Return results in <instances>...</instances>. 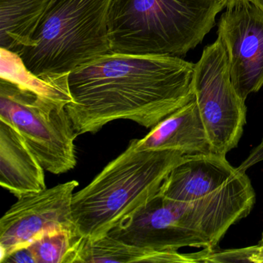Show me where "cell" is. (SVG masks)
Returning <instances> with one entry per match:
<instances>
[{
  "label": "cell",
  "instance_id": "obj_5",
  "mask_svg": "<svg viewBox=\"0 0 263 263\" xmlns=\"http://www.w3.org/2000/svg\"><path fill=\"white\" fill-rule=\"evenodd\" d=\"M0 120L21 134L47 172L74 168L78 134L64 104L0 78Z\"/></svg>",
  "mask_w": 263,
  "mask_h": 263
},
{
  "label": "cell",
  "instance_id": "obj_3",
  "mask_svg": "<svg viewBox=\"0 0 263 263\" xmlns=\"http://www.w3.org/2000/svg\"><path fill=\"white\" fill-rule=\"evenodd\" d=\"M228 0H112L113 53L184 57L202 42Z\"/></svg>",
  "mask_w": 263,
  "mask_h": 263
},
{
  "label": "cell",
  "instance_id": "obj_8",
  "mask_svg": "<svg viewBox=\"0 0 263 263\" xmlns=\"http://www.w3.org/2000/svg\"><path fill=\"white\" fill-rule=\"evenodd\" d=\"M217 34L227 53L232 84L246 101L263 86V10L250 0H228Z\"/></svg>",
  "mask_w": 263,
  "mask_h": 263
},
{
  "label": "cell",
  "instance_id": "obj_4",
  "mask_svg": "<svg viewBox=\"0 0 263 263\" xmlns=\"http://www.w3.org/2000/svg\"><path fill=\"white\" fill-rule=\"evenodd\" d=\"M112 0H49L30 47L20 55L38 77L61 76L110 53Z\"/></svg>",
  "mask_w": 263,
  "mask_h": 263
},
{
  "label": "cell",
  "instance_id": "obj_11",
  "mask_svg": "<svg viewBox=\"0 0 263 263\" xmlns=\"http://www.w3.org/2000/svg\"><path fill=\"white\" fill-rule=\"evenodd\" d=\"M44 167L21 134L0 120V184L16 198L47 189Z\"/></svg>",
  "mask_w": 263,
  "mask_h": 263
},
{
  "label": "cell",
  "instance_id": "obj_7",
  "mask_svg": "<svg viewBox=\"0 0 263 263\" xmlns=\"http://www.w3.org/2000/svg\"><path fill=\"white\" fill-rule=\"evenodd\" d=\"M78 185L72 180L18 198L0 219V262L44 234L75 228L72 201Z\"/></svg>",
  "mask_w": 263,
  "mask_h": 263
},
{
  "label": "cell",
  "instance_id": "obj_17",
  "mask_svg": "<svg viewBox=\"0 0 263 263\" xmlns=\"http://www.w3.org/2000/svg\"><path fill=\"white\" fill-rule=\"evenodd\" d=\"M252 3L258 6L259 8L263 10V0H250Z\"/></svg>",
  "mask_w": 263,
  "mask_h": 263
},
{
  "label": "cell",
  "instance_id": "obj_14",
  "mask_svg": "<svg viewBox=\"0 0 263 263\" xmlns=\"http://www.w3.org/2000/svg\"><path fill=\"white\" fill-rule=\"evenodd\" d=\"M1 73L0 78L11 81L36 95L53 102L67 104L72 101L67 77H38L24 65L19 55L5 49H0Z\"/></svg>",
  "mask_w": 263,
  "mask_h": 263
},
{
  "label": "cell",
  "instance_id": "obj_1",
  "mask_svg": "<svg viewBox=\"0 0 263 263\" xmlns=\"http://www.w3.org/2000/svg\"><path fill=\"white\" fill-rule=\"evenodd\" d=\"M194 68L179 57L110 52L69 73L66 109L78 135L116 120L152 129L194 99Z\"/></svg>",
  "mask_w": 263,
  "mask_h": 263
},
{
  "label": "cell",
  "instance_id": "obj_13",
  "mask_svg": "<svg viewBox=\"0 0 263 263\" xmlns=\"http://www.w3.org/2000/svg\"><path fill=\"white\" fill-rule=\"evenodd\" d=\"M49 0H0V46L21 55L31 44Z\"/></svg>",
  "mask_w": 263,
  "mask_h": 263
},
{
  "label": "cell",
  "instance_id": "obj_2",
  "mask_svg": "<svg viewBox=\"0 0 263 263\" xmlns=\"http://www.w3.org/2000/svg\"><path fill=\"white\" fill-rule=\"evenodd\" d=\"M184 155L171 150H140L137 139L109 162L90 184L75 192L72 219L83 238L96 239L147 204Z\"/></svg>",
  "mask_w": 263,
  "mask_h": 263
},
{
  "label": "cell",
  "instance_id": "obj_15",
  "mask_svg": "<svg viewBox=\"0 0 263 263\" xmlns=\"http://www.w3.org/2000/svg\"><path fill=\"white\" fill-rule=\"evenodd\" d=\"M83 237L76 228L47 232L27 247L36 263H73Z\"/></svg>",
  "mask_w": 263,
  "mask_h": 263
},
{
  "label": "cell",
  "instance_id": "obj_18",
  "mask_svg": "<svg viewBox=\"0 0 263 263\" xmlns=\"http://www.w3.org/2000/svg\"><path fill=\"white\" fill-rule=\"evenodd\" d=\"M258 243H259V244L263 245V232H262V233H261V239L259 240V241H258Z\"/></svg>",
  "mask_w": 263,
  "mask_h": 263
},
{
  "label": "cell",
  "instance_id": "obj_6",
  "mask_svg": "<svg viewBox=\"0 0 263 263\" xmlns=\"http://www.w3.org/2000/svg\"><path fill=\"white\" fill-rule=\"evenodd\" d=\"M192 90L213 153L226 156L241 139L247 109L232 84L219 38L204 47L195 64Z\"/></svg>",
  "mask_w": 263,
  "mask_h": 263
},
{
  "label": "cell",
  "instance_id": "obj_10",
  "mask_svg": "<svg viewBox=\"0 0 263 263\" xmlns=\"http://www.w3.org/2000/svg\"><path fill=\"white\" fill-rule=\"evenodd\" d=\"M140 150H171L183 155L213 153L195 98L164 118L141 139Z\"/></svg>",
  "mask_w": 263,
  "mask_h": 263
},
{
  "label": "cell",
  "instance_id": "obj_16",
  "mask_svg": "<svg viewBox=\"0 0 263 263\" xmlns=\"http://www.w3.org/2000/svg\"><path fill=\"white\" fill-rule=\"evenodd\" d=\"M3 262L36 263L31 252L27 246L17 249L7 255Z\"/></svg>",
  "mask_w": 263,
  "mask_h": 263
},
{
  "label": "cell",
  "instance_id": "obj_12",
  "mask_svg": "<svg viewBox=\"0 0 263 263\" xmlns=\"http://www.w3.org/2000/svg\"><path fill=\"white\" fill-rule=\"evenodd\" d=\"M74 262H198V254L154 250L106 235L96 239L83 238Z\"/></svg>",
  "mask_w": 263,
  "mask_h": 263
},
{
  "label": "cell",
  "instance_id": "obj_9",
  "mask_svg": "<svg viewBox=\"0 0 263 263\" xmlns=\"http://www.w3.org/2000/svg\"><path fill=\"white\" fill-rule=\"evenodd\" d=\"M238 171L226 156L218 154L184 155L163 183L159 194L174 201H195L219 190Z\"/></svg>",
  "mask_w": 263,
  "mask_h": 263
}]
</instances>
